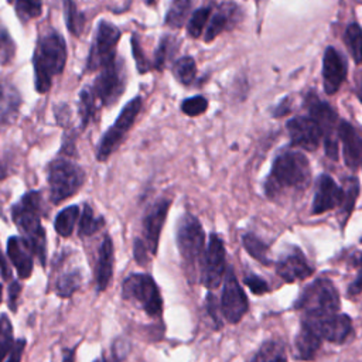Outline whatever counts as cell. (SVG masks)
I'll return each mask as SVG.
<instances>
[{
    "mask_svg": "<svg viewBox=\"0 0 362 362\" xmlns=\"http://www.w3.org/2000/svg\"><path fill=\"white\" fill-rule=\"evenodd\" d=\"M341 201L342 189L338 187V184L329 175H321L317 181V189L313 201V214L318 215L339 206Z\"/></svg>",
    "mask_w": 362,
    "mask_h": 362,
    "instance_id": "d6986e66",
    "label": "cell"
},
{
    "mask_svg": "<svg viewBox=\"0 0 362 362\" xmlns=\"http://www.w3.org/2000/svg\"><path fill=\"white\" fill-rule=\"evenodd\" d=\"M85 182L83 170L69 158L59 157L48 165V187L52 204L75 195Z\"/></svg>",
    "mask_w": 362,
    "mask_h": 362,
    "instance_id": "8992f818",
    "label": "cell"
},
{
    "mask_svg": "<svg viewBox=\"0 0 362 362\" xmlns=\"http://www.w3.org/2000/svg\"><path fill=\"white\" fill-rule=\"evenodd\" d=\"M243 283L249 287V290L253 293V294H264L269 291V286L266 283V280H263L262 277L256 276V274H247L245 279H243Z\"/></svg>",
    "mask_w": 362,
    "mask_h": 362,
    "instance_id": "f6af8a7d",
    "label": "cell"
},
{
    "mask_svg": "<svg viewBox=\"0 0 362 362\" xmlns=\"http://www.w3.org/2000/svg\"><path fill=\"white\" fill-rule=\"evenodd\" d=\"M96 113V99L90 92V88H83L79 95V115L82 127H86Z\"/></svg>",
    "mask_w": 362,
    "mask_h": 362,
    "instance_id": "e575fe53",
    "label": "cell"
},
{
    "mask_svg": "<svg viewBox=\"0 0 362 362\" xmlns=\"http://www.w3.org/2000/svg\"><path fill=\"white\" fill-rule=\"evenodd\" d=\"M66 44L64 37L57 31H49L40 37L33 57L35 89L45 93L55 76H58L66 62Z\"/></svg>",
    "mask_w": 362,
    "mask_h": 362,
    "instance_id": "6da1fadb",
    "label": "cell"
},
{
    "mask_svg": "<svg viewBox=\"0 0 362 362\" xmlns=\"http://www.w3.org/2000/svg\"><path fill=\"white\" fill-rule=\"evenodd\" d=\"M361 161H362V157H361Z\"/></svg>",
    "mask_w": 362,
    "mask_h": 362,
    "instance_id": "91938a15",
    "label": "cell"
},
{
    "mask_svg": "<svg viewBox=\"0 0 362 362\" xmlns=\"http://www.w3.org/2000/svg\"><path fill=\"white\" fill-rule=\"evenodd\" d=\"M0 274L4 280H11V267L8 264V262L6 260L1 247H0Z\"/></svg>",
    "mask_w": 362,
    "mask_h": 362,
    "instance_id": "f907efd6",
    "label": "cell"
},
{
    "mask_svg": "<svg viewBox=\"0 0 362 362\" xmlns=\"http://www.w3.org/2000/svg\"><path fill=\"white\" fill-rule=\"evenodd\" d=\"M276 273L286 283L305 280L313 274V267L308 264L303 252L297 247L284 255L276 264Z\"/></svg>",
    "mask_w": 362,
    "mask_h": 362,
    "instance_id": "e0dca14e",
    "label": "cell"
},
{
    "mask_svg": "<svg viewBox=\"0 0 362 362\" xmlns=\"http://www.w3.org/2000/svg\"><path fill=\"white\" fill-rule=\"evenodd\" d=\"M1 294H3V287H1V283H0V303H1Z\"/></svg>",
    "mask_w": 362,
    "mask_h": 362,
    "instance_id": "9f6ffc18",
    "label": "cell"
},
{
    "mask_svg": "<svg viewBox=\"0 0 362 362\" xmlns=\"http://www.w3.org/2000/svg\"><path fill=\"white\" fill-rule=\"evenodd\" d=\"M21 105V96L13 83L0 82V126H6L14 120Z\"/></svg>",
    "mask_w": 362,
    "mask_h": 362,
    "instance_id": "cb8c5ba5",
    "label": "cell"
},
{
    "mask_svg": "<svg viewBox=\"0 0 362 362\" xmlns=\"http://www.w3.org/2000/svg\"><path fill=\"white\" fill-rule=\"evenodd\" d=\"M105 221L102 216H96L93 209L86 204L83 205L81 218H79V225H78V235L85 238L96 233L102 226Z\"/></svg>",
    "mask_w": 362,
    "mask_h": 362,
    "instance_id": "4316f807",
    "label": "cell"
},
{
    "mask_svg": "<svg viewBox=\"0 0 362 362\" xmlns=\"http://www.w3.org/2000/svg\"><path fill=\"white\" fill-rule=\"evenodd\" d=\"M82 274L79 270H69L61 274L55 281V293L59 297H71L81 286Z\"/></svg>",
    "mask_w": 362,
    "mask_h": 362,
    "instance_id": "f1b7e54d",
    "label": "cell"
},
{
    "mask_svg": "<svg viewBox=\"0 0 362 362\" xmlns=\"http://www.w3.org/2000/svg\"><path fill=\"white\" fill-rule=\"evenodd\" d=\"M170 205H171L170 199H167V198L158 199L157 202H154L151 205V208L147 211V214L143 219V239L141 240L147 246L150 255L157 253L161 229L165 222Z\"/></svg>",
    "mask_w": 362,
    "mask_h": 362,
    "instance_id": "9a60e30c",
    "label": "cell"
},
{
    "mask_svg": "<svg viewBox=\"0 0 362 362\" xmlns=\"http://www.w3.org/2000/svg\"><path fill=\"white\" fill-rule=\"evenodd\" d=\"M16 13L23 23L38 17L42 11L41 0H16Z\"/></svg>",
    "mask_w": 362,
    "mask_h": 362,
    "instance_id": "8d00e7d4",
    "label": "cell"
},
{
    "mask_svg": "<svg viewBox=\"0 0 362 362\" xmlns=\"http://www.w3.org/2000/svg\"><path fill=\"white\" fill-rule=\"evenodd\" d=\"M64 13L69 33L75 37H79L83 33L85 16L78 10L76 4L72 0H64Z\"/></svg>",
    "mask_w": 362,
    "mask_h": 362,
    "instance_id": "4dcf8cb0",
    "label": "cell"
},
{
    "mask_svg": "<svg viewBox=\"0 0 362 362\" xmlns=\"http://www.w3.org/2000/svg\"><path fill=\"white\" fill-rule=\"evenodd\" d=\"M21 291V284L16 280H11L8 284V308L11 311L17 310V300Z\"/></svg>",
    "mask_w": 362,
    "mask_h": 362,
    "instance_id": "c3c4849f",
    "label": "cell"
},
{
    "mask_svg": "<svg viewBox=\"0 0 362 362\" xmlns=\"http://www.w3.org/2000/svg\"><path fill=\"white\" fill-rule=\"evenodd\" d=\"M219 307L222 315L230 324L239 322L249 308L247 297L243 288L240 287L236 274L230 266H228L225 272Z\"/></svg>",
    "mask_w": 362,
    "mask_h": 362,
    "instance_id": "7c38bea8",
    "label": "cell"
},
{
    "mask_svg": "<svg viewBox=\"0 0 362 362\" xmlns=\"http://www.w3.org/2000/svg\"><path fill=\"white\" fill-rule=\"evenodd\" d=\"M205 304H206V311H208L209 317L212 318V321L215 322L216 329L221 328L222 327V320H221V307H219L218 298L212 293H208Z\"/></svg>",
    "mask_w": 362,
    "mask_h": 362,
    "instance_id": "7bdbcfd3",
    "label": "cell"
},
{
    "mask_svg": "<svg viewBox=\"0 0 362 362\" xmlns=\"http://www.w3.org/2000/svg\"><path fill=\"white\" fill-rule=\"evenodd\" d=\"M123 298L136 303L148 317H160L163 313V297L150 274L133 273L123 280Z\"/></svg>",
    "mask_w": 362,
    "mask_h": 362,
    "instance_id": "52a82bcc",
    "label": "cell"
},
{
    "mask_svg": "<svg viewBox=\"0 0 362 362\" xmlns=\"http://www.w3.org/2000/svg\"><path fill=\"white\" fill-rule=\"evenodd\" d=\"M7 1H8V3H11V0H7Z\"/></svg>",
    "mask_w": 362,
    "mask_h": 362,
    "instance_id": "6f0895ef",
    "label": "cell"
},
{
    "mask_svg": "<svg viewBox=\"0 0 362 362\" xmlns=\"http://www.w3.org/2000/svg\"><path fill=\"white\" fill-rule=\"evenodd\" d=\"M242 243L246 249V252L255 257L256 260H259L262 264H272V260L269 257V247L264 242H262L257 236L252 235V233H245L242 236Z\"/></svg>",
    "mask_w": 362,
    "mask_h": 362,
    "instance_id": "83f0119b",
    "label": "cell"
},
{
    "mask_svg": "<svg viewBox=\"0 0 362 362\" xmlns=\"http://www.w3.org/2000/svg\"><path fill=\"white\" fill-rule=\"evenodd\" d=\"M358 192H359V187H358V181L355 178H349L345 182V189H342V201H341V223L342 226L346 223L356 198H358Z\"/></svg>",
    "mask_w": 362,
    "mask_h": 362,
    "instance_id": "f546056e",
    "label": "cell"
},
{
    "mask_svg": "<svg viewBox=\"0 0 362 362\" xmlns=\"http://www.w3.org/2000/svg\"><path fill=\"white\" fill-rule=\"evenodd\" d=\"M132 48H133V57H134V59H136V62H137V69H139L141 74H144L146 71H148V69L151 68V65H150V62L147 61L146 55L143 54V49H141V47H140L139 40H137L136 35H133V38H132Z\"/></svg>",
    "mask_w": 362,
    "mask_h": 362,
    "instance_id": "ee69618b",
    "label": "cell"
},
{
    "mask_svg": "<svg viewBox=\"0 0 362 362\" xmlns=\"http://www.w3.org/2000/svg\"><path fill=\"white\" fill-rule=\"evenodd\" d=\"M14 345L13 325L6 314L0 315V362L7 356Z\"/></svg>",
    "mask_w": 362,
    "mask_h": 362,
    "instance_id": "d590c367",
    "label": "cell"
},
{
    "mask_svg": "<svg viewBox=\"0 0 362 362\" xmlns=\"http://www.w3.org/2000/svg\"><path fill=\"white\" fill-rule=\"evenodd\" d=\"M355 263L358 266V274L348 287V294L349 296H358V294L362 293V253H359L355 257Z\"/></svg>",
    "mask_w": 362,
    "mask_h": 362,
    "instance_id": "bcb514c9",
    "label": "cell"
},
{
    "mask_svg": "<svg viewBox=\"0 0 362 362\" xmlns=\"http://www.w3.org/2000/svg\"><path fill=\"white\" fill-rule=\"evenodd\" d=\"M174 52V38L173 37H164L156 51L154 57V68L161 69L164 64L167 62L168 57Z\"/></svg>",
    "mask_w": 362,
    "mask_h": 362,
    "instance_id": "ab89813d",
    "label": "cell"
},
{
    "mask_svg": "<svg viewBox=\"0 0 362 362\" xmlns=\"http://www.w3.org/2000/svg\"><path fill=\"white\" fill-rule=\"evenodd\" d=\"M120 38L119 28L109 21H99L93 44L89 49L86 71H99L116 58V45Z\"/></svg>",
    "mask_w": 362,
    "mask_h": 362,
    "instance_id": "30bf717a",
    "label": "cell"
},
{
    "mask_svg": "<svg viewBox=\"0 0 362 362\" xmlns=\"http://www.w3.org/2000/svg\"><path fill=\"white\" fill-rule=\"evenodd\" d=\"M4 177H6V171H4V168H3V165L0 163V180H3Z\"/></svg>",
    "mask_w": 362,
    "mask_h": 362,
    "instance_id": "f5cc1de1",
    "label": "cell"
},
{
    "mask_svg": "<svg viewBox=\"0 0 362 362\" xmlns=\"http://www.w3.org/2000/svg\"><path fill=\"white\" fill-rule=\"evenodd\" d=\"M345 44L356 64H362V28L359 24L352 23L345 31Z\"/></svg>",
    "mask_w": 362,
    "mask_h": 362,
    "instance_id": "d6a6232c",
    "label": "cell"
},
{
    "mask_svg": "<svg viewBox=\"0 0 362 362\" xmlns=\"http://www.w3.org/2000/svg\"><path fill=\"white\" fill-rule=\"evenodd\" d=\"M257 1H260V0H257Z\"/></svg>",
    "mask_w": 362,
    "mask_h": 362,
    "instance_id": "94428289",
    "label": "cell"
},
{
    "mask_svg": "<svg viewBox=\"0 0 362 362\" xmlns=\"http://www.w3.org/2000/svg\"><path fill=\"white\" fill-rule=\"evenodd\" d=\"M303 324L310 327L320 335L334 344H344L352 334V321L346 314H324V315H304Z\"/></svg>",
    "mask_w": 362,
    "mask_h": 362,
    "instance_id": "8fae6325",
    "label": "cell"
},
{
    "mask_svg": "<svg viewBox=\"0 0 362 362\" xmlns=\"http://www.w3.org/2000/svg\"><path fill=\"white\" fill-rule=\"evenodd\" d=\"M361 242H362V238H361Z\"/></svg>",
    "mask_w": 362,
    "mask_h": 362,
    "instance_id": "680465c9",
    "label": "cell"
},
{
    "mask_svg": "<svg viewBox=\"0 0 362 362\" xmlns=\"http://www.w3.org/2000/svg\"><path fill=\"white\" fill-rule=\"evenodd\" d=\"M93 362H106V359H105V358H98V359H95Z\"/></svg>",
    "mask_w": 362,
    "mask_h": 362,
    "instance_id": "db71d44e",
    "label": "cell"
},
{
    "mask_svg": "<svg viewBox=\"0 0 362 362\" xmlns=\"http://www.w3.org/2000/svg\"><path fill=\"white\" fill-rule=\"evenodd\" d=\"M226 24H228V14L221 10L216 11L208 24V28L205 33V41H212L218 34H221V31H223Z\"/></svg>",
    "mask_w": 362,
    "mask_h": 362,
    "instance_id": "f35d334b",
    "label": "cell"
},
{
    "mask_svg": "<svg viewBox=\"0 0 362 362\" xmlns=\"http://www.w3.org/2000/svg\"><path fill=\"white\" fill-rule=\"evenodd\" d=\"M310 164L303 153L293 150L283 151L273 161L264 191L270 198H274L287 188L304 189L310 181Z\"/></svg>",
    "mask_w": 362,
    "mask_h": 362,
    "instance_id": "3957f363",
    "label": "cell"
},
{
    "mask_svg": "<svg viewBox=\"0 0 362 362\" xmlns=\"http://www.w3.org/2000/svg\"><path fill=\"white\" fill-rule=\"evenodd\" d=\"M11 218L23 233V238L31 246L34 256L45 266L47 239L41 225V194L38 191L24 194L20 201L11 206Z\"/></svg>",
    "mask_w": 362,
    "mask_h": 362,
    "instance_id": "7a4b0ae2",
    "label": "cell"
},
{
    "mask_svg": "<svg viewBox=\"0 0 362 362\" xmlns=\"http://www.w3.org/2000/svg\"><path fill=\"white\" fill-rule=\"evenodd\" d=\"M133 253H134V259L137 260V263H139V264L144 266V264L148 262L150 252H148L147 246L144 245V242H143L141 239H136V240H134Z\"/></svg>",
    "mask_w": 362,
    "mask_h": 362,
    "instance_id": "7dc6e473",
    "label": "cell"
},
{
    "mask_svg": "<svg viewBox=\"0 0 362 362\" xmlns=\"http://www.w3.org/2000/svg\"><path fill=\"white\" fill-rule=\"evenodd\" d=\"M225 260H226V253H225L223 240L216 233H212L209 236V242L205 249L202 269H201V281L206 288L212 290L221 284V280L226 272Z\"/></svg>",
    "mask_w": 362,
    "mask_h": 362,
    "instance_id": "5bb4252c",
    "label": "cell"
},
{
    "mask_svg": "<svg viewBox=\"0 0 362 362\" xmlns=\"http://www.w3.org/2000/svg\"><path fill=\"white\" fill-rule=\"evenodd\" d=\"M177 246L182 259L185 276L191 283L201 279V269L205 255V233L201 222L185 214L178 221Z\"/></svg>",
    "mask_w": 362,
    "mask_h": 362,
    "instance_id": "277c9868",
    "label": "cell"
},
{
    "mask_svg": "<svg viewBox=\"0 0 362 362\" xmlns=\"http://www.w3.org/2000/svg\"><path fill=\"white\" fill-rule=\"evenodd\" d=\"M141 109V99L137 96L132 99L120 112L116 122L107 129V132L102 136L98 150H96V158L99 161H105L122 143L126 133L133 126L139 112Z\"/></svg>",
    "mask_w": 362,
    "mask_h": 362,
    "instance_id": "9c48e42d",
    "label": "cell"
},
{
    "mask_svg": "<svg viewBox=\"0 0 362 362\" xmlns=\"http://www.w3.org/2000/svg\"><path fill=\"white\" fill-rule=\"evenodd\" d=\"M146 1H147V4H150V6H153V4H154V3H156V1H157V0H146Z\"/></svg>",
    "mask_w": 362,
    "mask_h": 362,
    "instance_id": "11a10c76",
    "label": "cell"
},
{
    "mask_svg": "<svg viewBox=\"0 0 362 362\" xmlns=\"http://www.w3.org/2000/svg\"><path fill=\"white\" fill-rule=\"evenodd\" d=\"M346 78V64L342 55L334 48L328 47L322 59V79L327 93H335Z\"/></svg>",
    "mask_w": 362,
    "mask_h": 362,
    "instance_id": "ac0fdd59",
    "label": "cell"
},
{
    "mask_svg": "<svg viewBox=\"0 0 362 362\" xmlns=\"http://www.w3.org/2000/svg\"><path fill=\"white\" fill-rule=\"evenodd\" d=\"M338 137L342 141L345 164L349 168L355 170L359 165L362 157V143L359 141L354 126L348 122H341L338 127Z\"/></svg>",
    "mask_w": 362,
    "mask_h": 362,
    "instance_id": "7402d4cb",
    "label": "cell"
},
{
    "mask_svg": "<svg viewBox=\"0 0 362 362\" xmlns=\"http://www.w3.org/2000/svg\"><path fill=\"white\" fill-rule=\"evenodd\" d=\"M341 307L337 287L329 279L320 277L310 283L298 296L294 308L304 315H324L338 313Z\"/></svg>",
    "mask_w": 362,
    "mask_h": 362,
    "instance_id": "5b68a950",
    "label": "cell"
},
{
    "mask_svg": "<svg viewBox=\"0 0 362 362\" xmlns=\"http://www.w3.org/2000/svg\"><path fill=\"white\" fill-rule=\"evenodd\" d=\"M308 112L311 115V119L317 122L322 132L324 137V147L325 153L329 158L337 160L338 158V141L335 136V123H337V113L335 110L325 102H321L317 95L310 93L305 99Z\"/></svg>",
    "mask_w": 362,
    "mask_h": 362,
    "instance_id": "4fadbf2b",
    "label": "cell"
},
{
    "mask_svg": "<svg viewBox=\"0 0 362 362\" xmlns=\"http://www.w3.org/2000/svg\"><path fill=\"white\" fill-rule=\"evenodd\" d=\"M209 14H211L209 7H202V8H198V10L194 11V14L191 16V18L188 21V25H187V31L191 37L197 38L198 35H201L206 21H208Z\"/></svg>",
    "mask_w": 362,
    "mask_h": 362,
    "instance_id": "74e56055",
    "label": "cell"
},
{
    "mask_svg": "<svg viewBox=\"0 0 362 362\" xmlns=\"http://www.w3.org/2000/svg\"><path fill=\"white\" fill-rule=\"evenodd\" d=\"M115 253H113V243L109 235L105 236L99 253H98V262L95 266V280H96V290L103 291L109 286L113 274V262Z\"/></svg>",
    "mask_w": 362,
    "mask_h": 362,
    "instance_id": "44dd1931",
    "label": "cell"
},
{
    "mask_svg": "<svg viewBox=\"0 0 362 362\" xmlns=\"http://www.w3.org/2000/svg\"><path fill=\"white\" fill-rule=\"evenodd\" d=\"M14 49L13 38H10L7 31L0 27V62L3 65L8 64L14 58Z\"/></svg>",
    "mask_w": 362,
    "mask_h": 362,
    "instance_id": "b9f144b4",
    "label": "cell"
},
{
    "mask_svg": "<svg viewBox=\"0 0 362 362\" xmlns=\"http://www.w3.org/2000/svg\"><path fill=\"white\" fill-rule=\"evenodd\" d=\"M250 362H287L286 346L280 339L264 341Z\"/></svg>",
    "mask_w": 362,
    "mask_h": 362,
    "instance_id": "d4e9b609",
    "label": "cell"
},
{
    "mask_svg": "<svg viewBox=\"0 0 362 362\" xmlns=\"http://www.w3.org/2000/svg\"><path fill=\"white\" fill-rule=\"evenodd\" d=\"M192 6V0H173L165 14V24L170 27H181Z\"/></svg>",
    "mask_w": 362,
    "mask_h": 362,
    "instance_id": "1f68e13d",
    "label": "cell"
},
{
    "mask_svg": "<svg viewBox=\"0 0 362 362\" xmlns=\"http://www.w3.org/2000/svg\"><path fill=\"white\" fill-rule=\"evenodd\" d=\"M287 130L293 146L313 151L320 146L322 132L317 122L311 117H294L288 120Z\"/></svg>",
    "mask_w": 362,
    "mask_h": 362,
    "instance_id": "2e32d148",
    "label": "cell"
},
{
    "mask_svg": "<svg viewBox=\"0 0 362 362\" xmlns=\"http://www.w3.org/2000/svg\"><path fill=\"white\" fill-rule=\"evenodd\" d=\"M124 90V66L123 62L116 57L99 69L98 76L90 88L92 95L103 106L116 103Z\"/></svg>",
    "mask_w": 362,
    "mask_h": 362,
    "instance_id": "ba28073f",
    "label": "cell"
},
{
    "mask_svg": "<svg viewBox=\"0 0 362 362\" xmlns=\"http://www.w3.org/2000/svg\"><path fill=\"white\" fill-rule=\"evenodd\" d=\"M208 107V100L202 96H192L189 99H185L181 105V110L188 116H198L204 113Z\"/></svg>",
    "mask_w": 362,
    "mask_h": 362,
    "instance_id": "60d3db41",
    "label": "cell"
},
{
    "mask_svg": "<svg viewBox=\"0 0 362 362\" xmlns=\"http://www.w3.org/2000/svg\"><path fill=\"white\" fill-rule=\"evenodd\" d=\"M173 72L178 82H181L182 85H189L194 81L195 74H197V66H195L194 58L182 57V58L177 59L174 62Z\"/></svg>",
    "mask_w": 362,
    "mask_h": 362,
    "instance_id": "836d02e7",
    "label": "cell"
},
{
    "mask_svg": "<svg viewBox=\"0 0 362 362\" xmlns=\"http://www.w3.org/2000/svg\"><path fill=\"white\" fill-rule=\"evenodd\" d=\"M7 256L20 279H28L33 272L34 253L24 238L11 236L7 240Z\"/></svg>",
    "mask_w": 362,
    "mask_h": 362,
    "instance_id": "ffe728a7",
    "label": "cell"
},
{
    "mask_svg": "<svg viewBox=\"0 0 362 362\" xmlns=\"http://www.w3.org/2000/svg\"><path fill=\"white\" fill-rule=\"evenodd\" d=\"M322 339L310 327L301 322V328L294 338V356L301 361H311L315 358Z\"/></svg>",
    "mask_w": 362,
    "mask_h": 362,
    "instance_id": "603a6c76",
    "label": "cell"
},
{
    "mask_svg": "<svg viewBox=\"0 0 362 362\" xmlns=\"http://www.w3.org/2000/svg\"><path fill=\"white\" fill-rule=\"evenodd\" d=\"M24 348H25V339L24 338H20V339L14 341L13 348L8 352L7 362H20L21 356H23V352H24Z\"/></svg>",
    "mask_w": 362,
    "mask_h": 362,
    "instance_id": "681fc988",
    "label": "cell"
},
{
    "mask_svg": "<svg viewBox=\"0 0 362 362\" xmlns=\"http://www.w3.org/2000/svg\"><path fill=\"white\" fill-rule=\"evenodd\" d=\"M78 218H79V206L78 205H71L68 208H64L55 218V222H54L55 232L62 238L71 236Z\"/></svg>",
    "mask_w": 362,
    "mask_h": 362,
    "instance_id": "484cf974",
    "label": "cell"
},
{
    "mask_svg": "<svg viewBox=\"0 0 362 362\" xmlns=\"http://www.w3.org/2000/svg\"><path fill=\"white\" fill-rule=\"evenodd\" d=\"M75 361V351L74 349H66L62 362H74Z\"/></svg>",
    "mask_w": 362,
    "mask_h": 362,
    "instance_id": "816d5d0a",
    "label": "cell"
}]
</instances>
